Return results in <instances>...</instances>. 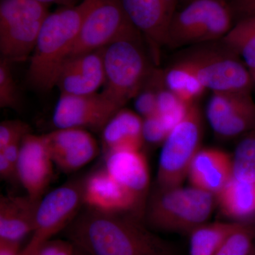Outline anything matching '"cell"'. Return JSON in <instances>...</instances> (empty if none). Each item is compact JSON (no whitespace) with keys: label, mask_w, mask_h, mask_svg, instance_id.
Instances as JSON below:
<instances>
[{"label":"cell","mask_w":255,"mask_h":255,"mask_svg":"<svg viewBox=\"0 0 255 255\" xmlns=\"http://www.w3.org/2000/svg\"><path fill=\"white\" fill-rule=\"evenodd\" d=\"M44 136L53 163L66 173L85 167L100 151L97 140L85 129L58 128Z\"/></svg>","instance_id":"13"},{"label":"cell","mask_w":255,"mask_h":255,"mask_svg":"<svg viewBox=\"0 0 255 255\" xmlns=\"http://www.w3.org/2000/svg\"><path fill=\"white\" fill-rule=\"evenodd\" d=\"M139 45L122 41L103 48L106 80L102 93L122 108L135 98L151 73Z\"/></svg>","instance_id":"7"},{"label":"cell","mask_w":255,"mask_h":255,"mask_svg":"<svg viewBox=\"0 0 255 255\" xmlns=\"http://www.w3.org/2000/svg\"><path fill=\"white\" fill-rule=\"evenodd\" d=\"M0 175L6 180L17 177L16 167L1 154H0Z\"/></svg>","instance_id":"35"},{"label":"cell","mask_w":255,"mask_h":255,"mask_svg":"<svg viewBox=\"0 0 255 255\" xmlns=\"http://www.w3.org/2000/svg\"><path fill=\"white\" fill-rule=\"evenodd\" d=\"M253 71L255 69V14L240 18L221 39Z\"/></svg>","instance_id":"23"},{"label":"cell","mask_w":255,"mask_h":255,"mask_svg":"<svg viewBox=\"0 0 255 255\" xmlns=\"http://www.w3.org/2000/svg\"><path fill=\"white\" fill-rule=\"evenodd\" d=\"M252 76H253V82H254V85H255V69L253 71H251Z\"/></svg>","instance_id":"39"},{"label":"cell","mask_w":255,"mask_h":255,"mask_svg":"<svg viewBox=\"0 0 255 255\" xmlns=\"http://www.w3.org/2000/svg\"><path fill=\"white\" fill-rule=\"evenodd\" d=\"M188 177L192 187L216 196L233 177V156L220 149H200Z\"/></svg>","instance_id":"16"},{"label":"cell","mask_w":255,"mask_h":255,"mask_svg":"<svg viewBox=\"0 0 255 255\" xmlns=\"http://www.w3.org/2000/svg\"><path fill=\"white\" fill-rule=\"evenodd\" d=\"M142 118L126 109H121L102 129V142L107 152L140 150L142 137Z\"/></svg>","instance_id":"20"},{"label":"cell","mask_w":255,"mask_h":255,"mask_svg":"<svg viewBox=\"0 0 255 255\" xmlns=\"http://www.w3.org/2000/svg\"><path fill=\"white\" fill-rule=\"evenodd\" d=\"M54 166L44 135L26 134L20 146L16 173L32 200L40 201L43 198L53 179Z\"/></svg>","instance_id":"12"},{"label":"cell","mask_w":255,"mask_h":255,"mask_svg":"<svg viewBox=\"0 0 255 255\" xmlns=\"http://www.w3.org/2000/svg\"><path fill=\"white\" fill-rule=\"evenodd\" d=\"M128 17L155 50L166 45L172 15L163 0H120Z\"/></svg>","instance_id":"17"},{"label":"cell","mask_w":255,"mask_h":255,"mask_svg":"<svg viewBox=\"0 0 255 255\" xmlns=\"http://www.w3.org/2000/svg\"><path fill=\"white\" fill-rule=\"evenodd\" d=\"M48 14V4L36 0H1L0 28L19 21H43Z\"/></svg>","instance_id":"26"},{"label":"cell","mask_w":255,"mask_h":255,"mask_svg":"<svg viewBox=\"0 0 255 255\" xmlns=\"http://www.w3.org/2000/svg\"><path fill=\"white\" fill-rule=\"evenodd\" d=\"M39 201L26 196L1 195L0 241L18 243L33 234Z\"/></svg>","instance_id":"19"},{"label":"cell","mask_w":255,"mask_h":255,"mask_svg":"<svg viewBox=\"0 0 255 255\" xmlns=\"http://www.w3.org/2000/svg\"><path fill=\"white\" fill-rule=\"evenodd\" d=\"M235 14L241 17L255 14V0H241L237 2H231Z\"/></svg>","instance_id":"34"},{"label":"cell","mask_w":255,"mask_h":255,"mask_svg":"<svg viewBox=\"0 0 255 255\" xmlns=\"http://www.w3.org/2000/svg\"><path fill=\"white\" fill-rule=\"evenodd\" d=\"M255 255V246L253 248V251L251 252V255Z\"/></svg>","instance_id":"40"},{"label":"cell","mask_w":255,"mask_h":255,"mask_svg":"<svg viewBox=\"0 0 255 255\" xmlns=\"http://www.w3.org/2000/svg\"><path fill=\"white\" fill-rule=\"evenodd\" d=\"M243 221L204 224L190 233V255H215Z\"/></svg>","instance_id":"25"},{"label":"cell","mask_w":255,"mask_h":255,"mask_svg":"<svg viewBox=\"0 0 255 255\" xmlns=\"http://www.w3.org/2000/svg\"><path fill=\"white\" fill-rule=\"evenodd\" d=\"M121 109L102 92L88 95L60 93L53 112V122L57 128L102 130Z\"/></svg>","instance_id":"11"},{"label":"cell","mask_w":255,"mask_h":255,"mask_svg":"<svg viewBox=\"0 0 255 255\" xmlns=\"http://www.w3.org/2000/svg\"><path fill=\"white\" fill-rule=\"evenodd\" d=\"M68 241L90 255H174L173 247L131 213L89 209L65 230Z\"/></svg>","instance_id":"1"},{"label":"cell","mask_w":255,"mask_h":255,"mask_svg":"<svg viewBox=\"0 0 255 255\" xmlns=\"http://www.w3.org/2000/svg\"><path fill=\"white\" fill-rule=\"evenodd\" d=\"M255 246V223L242 222L215 255H250Z\"/></svg>","instance_id":"29"},{"label":"cell","mask_w":255,"mask_h":255,"mask_svg":"<svg viewBox=\"0 0 255 255\" xmlns=\"http://www.w3.org/2000/svg\"><path fill=\"white\" fill-rule=\"evenodd\" d=\"M179 60L212 92H251L254 85L251 70L221 43L220 47H197Z\"/></svg>","instance_id":"6"},{"label":"cell","mask_w":255,"mask_h":255,"mask_svg":"<svg viewBox=\"0 0 255 255\" xmlns=\"http://www.w3.org/2000/svg\"><path fill=\"white\" fill-rule=\"evenodd\" d=\"M95 0H82L49 13L42 23L28 68L32 86L48 91L56 86L64 64L71 56L82 23Z\"/></svg>","instance_id":"2"},{"label":"cell","mask_w":255,"mask_h":255,"mask_svg":"<svg viewBox=\"0 0 255 255\" xmlns=\"http://www.w3.org/2000/svg\"><path fill=\"white\" fill-rule=\"evenodd\" d=\"M43 21H19L0 28L3 59L21 61L33 53Z\"/></svg>","instance_id":"21"},{"label":"cell","mask_w":255,"mask_h":255,"mask_svg":"<svg viewBox=\"0 0 255 255\" xmlns=\"http://www.w3.org/2000/svg\"><path fill=\"white\" fill-rule=\"evenodd\" d=\"M191 105H186L163 85L157 94V114L169 132L185 117Z\"/></svg>","instance_id":"28"},{"label":"cell","mask_w":255,"mask_h":255,"mask_svg":"<svg viewBox=\"0 0 255 255\" xmlns=\"http://www.w3.org/2000/svg\"><path fill=\"white\" fill-rule=\"evenodd\" d=\"M175 11L166 45L172 48L221 40L233 26L234 10L228 0H189Z\"/></svg>","instance_id":"4"},{"label":"cell","mask_w":255,"mask_h":255,"mask_svg":"<svg viewBox=\"0 0 255 255\" xmlns=\"http://www.w3.org/2000/svg\"><path fill=\"white\" fill-rule=\"evenodd\" d=\"M76 247V249H75V255H90L89 254H87L86 252H85L84 251H82V250L80 249V248H78V247Z\"/></svg>","instance_id":"38"},{"label":"cell","mask_w":255,"mask_h":255,"mask_svg":"<svg viewBox=\"0 0 255 255\" xmlns=\"http://www.w3.org/2000/svg\"><path fill=\"white\" fill-rule=\"evenodd\" d=\"M83 184L69 182L42 198L37 207L34 231L22 255H34L42 245L73 222L84 204Z\"/></svg>","instance_id":"9"},{"label":"cell","mask_w":255,"mask_h":255,"mask_svg":"<svg viewBox=\"0 0 255 255\" xmlns=\"http://www.w3.org/2000/svg\"><path fill=\"white\" fill-rule=\"evenodd\" d=\"M20 244L0 241V255H22Z\"/></svg>","instance_id":"36"},{"label":"cell","mask_w":255,"mask_h":255,"mask_svg":"<svg viewBox=\"0 0 255 255\" xmlns=\"http://www.w3.org/2000/svg\"><path fill=\"white\" fill-rule=\"evenodd\" d=\"M83 201L89 209L111 214H137L142 203L105 168L95 171L84 181Z\"/></svg>","instance_id":"14"},{"label":"cell","mask_w":255,"mask_h":255,"mask_svg":"<svg viewBox=\"0 0 255 255\" xmlns=\"http://www.w3.org/2000/svg\"><path fill=\"white\" fill-rule=\"evenodd\" d=\"M29 127L20 121H5L0 124V150L29 133Z\"/></svg>","instance_id":"32"},{"label":"cell","mask_w":255,"mask_h":255,"mask_svg":"<svg viewBox=\"0 0 255 255\" xmlns=\"http://www.w3.org/2000/svg\"><path fill=\"white\" fill-rule=\"evenodd\" d=\"M105 168L121 184L142 201L150 186V170L140 150L107 152Z\"/></svg>","instance_id":"18"},{"label":"cell","mask_w":255,"mask_h":255,"mask_svg":"<svg viewBox=\"0 0 255 255\" xmlns=\"http://www.w3.org/2000/svg\"><path fill=\"white\" fill-rule=\"evenodd\" d=\"M216 196L221 211L231 219H246L255 214V183L233 177Z\"/></svg>","instance_id":"22"},{"label":"cell","mask_w":255,"mask_h":255,"mask_svg":"<svg viewBox=\"0 0 255 255\" xmlns=\"http://www.w3.org/2000/svg\"><path fill=\"white\" fill-rule=\"evenodd\" d=\"M103 49L70 57L64 64L57 86L60 93L88 95L105 83Z\"/></svg>","instance_id":"15"},{"label":"cell","mask_w":255,"mask_h":255,"mask_svg":"<svg viewBox=\"0 0 255 255\" xmlns=\"http://www.w3.org/2000/svg\"><path fill=\"white\" fill-rule=\"evenodd\" d=\"M181 1H184V2L187 3L189 0H181Z\"/></svg>","instance_id":"42"},{"label":"cell","mask_w":255,"mask_h":255,"mask_svg":"<svg viewBox=\"0 0 255 255\" xmlns=\"http://www.w3.org/2000/svg\"><path fill=\"white\" fill-rule=\"evenodd\" d=\"M164 82L169 90L187 105L196 103L206 90L194 72L181 60L164 72Z\"/></svg>","instance_id":"24"},{"label":"cell","mask_w":255,"mask_h":255,"mask_svg":"<svg viewBox=\"0 0 255 255\" xmlns=\"http://www.w3.org/2000/svg\"><path fill=\"white\" fill-rule=\"evenodd\" d=\"M206 114L218 136L231 138L255 129V103L251 92H212Z\"/></svg>","instance_id":"10"},{"label":"cell","mask_w":255,"mask_h":255,"mask_svg":"<svg viewBox=\"0 0 255 255\" xmlns=\"http://www.w3.org/2000/svg\"><path fill=\"white\" fill-rule=\"evenodd\" d=\"M122 41L139 43L140 32L128 17L120 0H95L84 19L70 57Z\"/></svg>","instance_id":"8"},{"label":"cell","mask_w":255,"mask_h":255,"mask_svg":"<svg viewBox=\"0 0 255 255\" xmlns=\"http://www.w3.org/2000/svg\"><path fill=\"white\" fill-rule=\"evenodd\" d=\"M76 247L70 241L50 240L40 247L34 255H75Z\"/></svg>","instance_id":"33"},{"label":"cell","mask_w":255,"mask_h":255,"mask_svg":"<svg viewBox=\"0 0 255 255\" xmlns=\"http://www.w3.org/2000/svg\"><path fill=\"white\" fill-rule=\"evenodd\" d=\"M214 206V195L194 187L161 189L152 194L147 223L161 231L190 233L205 224Z\"/></svg>","instance_id":"3"},{"label":"cell","mask_w":255,"mask_h":255,"mask_svg":"<svg viewBox=\"0 0 255 255\" xmlns=\"http://www.w3.org/2000/svg\"><path fill=\"white\" fill-rule=\"evenodd\" d=\"M169 132L157 114L142 119V133L144 141L155 145L163 143Z\"/></svg>","instance_id":"31"},{"label":"cell","mask_w":255,"mask_h":255,"mask_svg":"<svg viewBox=\"0 0 255 255\" xmlns=\"http://www.w3.org/2000/svg\"><path fill=\"white\" fill-rule=\"evenodd\" d=\"M36 1L48 5L51 3H57V4H65L66 6H73L74 0H36Z\"/></svg>","instance_id":"37"},{"label":"cell","mask_w":255,"mask_h":255,"mask_svg":"<svg viewBox=\"0 0 255 255\" xmlns=\"http://www.w3.org/2000/svg\"><path fill=\"white\" fill-rule=\"evenodd\" d=\"M233 159V177L255 183V129L238 142Z\"/></svg>","instance_id":"27"},{"label":"cell","mask_w":255,"mask_h":255,"mask_svg":"<svg viewBox=\"0 0 255 255\" xmlns=\"http://www.w3.org/2000/svg\"><path fill=\"white\" fill-rule=\"evenodd\" d=\"M9 61L0 62V107L15 108L18 105L17 90L9 66Z\"/></svg>","instance_id":"30"},{"label":"cell","mask_w":255,"mask_h":255,"mask_svg":"<svg viewBox=\"0 0 255 255\" xmlns=\"http://www.w3.org/2000/svg\"><path fill=\"white\" fill-rule=\"evenodd\" d=\"M241 1V0H231V2H237V1Z\"/></svg>","instance_id":"41"},{"label":"cell","mask_w":255,"mask_h":255,"mask_svg":"<svg viewBox=\"0 0 255 255\" xmlns=\"http://www.w3.org/2000/svg\"><path fill=\"white\" fill-rule=\"evenodd\" d=\"M202 135V116L199 105L194 103L163 142L157 174L159 188L180 187L188 176L193 159L201 149Z\"/></svg>","instance_id":"5"}]
</instances>
